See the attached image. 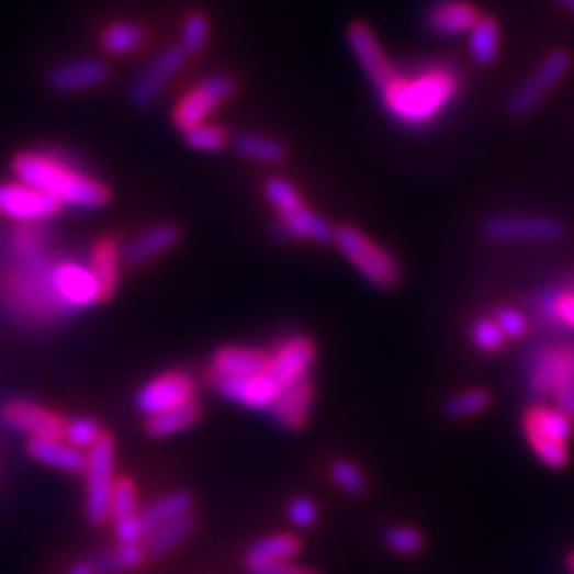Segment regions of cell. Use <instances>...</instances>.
I'll return each mask as SVG.
<instances>
[{
	"label": "cell",
	"mask_w": 574,
	"mask_h": 574,
	"mask_svg": "<svg viewBox=\"0 0 574 574\" xmlns=\"http://www.w3.org/2000/svg\"><path fill=\"white\" fill-rule=\"evenodd\" d=\"M462 91V77L450 65H429L414 72H397L379 91L383 111L407 127L429 125Z\"/></svg>",
	"instance_id": "6da1fadb"
},
{
	"label": "cell",
	"mask_w": 574,
	"mask_h": 574,
	"mask_svg": "<svg viewBox=\"0 0 574 574\" xmlns=\"http://www.w3.org/2000/svg\"><path fill=\"white\" fill-rule=\"evenodd\" d=\"M12 172L18 180L56 199L60 206L101 209L111 202L109 187L63 154L24 151L12 161Z\"/></svg>",
	"instance_id": "7a4b0ae2"
},
{
	"label": "cell",
	"mask_w": 574,
	"mask_h": 574,
	"mask_svg": "<svg viewBox=\"0 0 574 574\" xmlns=\"http://www.w3.org/2000/svg\"><path fill=\"white\" fill-rule=\"evenodd\" d=\"M53 263L44 257L10 259L8 269L0 273V304L18 318L32 322H53L68 314L53 290Z\"/></svg>",
	"instance_id": "3957f363"
},
{
	"label": "cell",
	"mask_w": 574,
	"mask_h": 574,
	"mask_svg": "<svg viewBox=\"0 0 574 574\" xmlns=\"http://www.w3.org/2000/svg\"><path fill=\"white\" fill-rule=\"evenodd\" d=\"M574 419L555 405H533L525 414V436L545 466L563 470L570 462L567 440L574 434Z\"/></svg>",
	"instance_id": "277c9868"
},
{
	"label": "cell",
	"mask_w": 574,
	"mask_h": 574,
	"mask_svg": "<svg viewBox=\"0 0 574 574\" xmlns=\"http://www.w3.org/2000/svg\"><path fill=\"white\" fill-rule=\"evenodd\" d=\"M336 247L342 257L350 261L359 275L367 278L373 288L393 290L399 283V263L393 254L373 243L354 225H340L336 228Z\"/></svg>",
	"instance_id": "5b68a950"
},
{
	"label": "cell",
	"mask_w": 574,
	"mask_h": 574,
	"mask_svg": "<svg viewBox=\"0 0 574 574\" xmlns=\"http://www.w3.org/2000/svg\"><path fill=\"white\" fill-rule=\"evenodd\" d=\"M572 53L567 48H553L545 53V58L539 63V68L533 70L522 85H519L505 101V113L522 120L531 115L543 103V99L563 82V77L572 68Z\"/></svg>",
	"instance_id": "8992f818"
},
{
	"label": "cell",
	"mask_w": 574,
	"mask_h": 574,
	"mask_svg": "<svg viewBox=\"0 0 574 574\" xmlns=\"http://www.w3.org/2000/svg\"><path fill=\"white\" fill-rule=\"evenodd\" d=\"M87 517L103 525L111 517V498L115 486V440L103 434L87 450Z\"/></svg>",
	"instance_id": "52a82bcc"
},
{
	"label": "cell",
	"mask_w": 574,
	"mask_h": 574,
	"mask_svg": "<svg viewBox=\"0 0 574 574\" xmlns=\"http://www.w3.org/2000/svg\"><path fill=\"white\" fill-rule=\"evenodd\" d=\"M235 79L230 75H213L204 82H199L187 97H182L172 111V123L180 132L192 130L202 123H209V115L218 111L221 105L233 97Z\"/></svg>",
	"instance_id": "ba28073f"
},
{
	"label": "cell",
	"mask_w": 574,
	"mask_h": 574,
	"mask_svg": "<svg viewBox=\"0 0 574 574\" xmlns=\"http://www.w3.org/2000/svg\"><path fill=\"white\" fill-rule=\"evenodd\" d=\"M482 235L493 245L507 243H555L565 237V225L549 216H493Z\"/></svg>",
	"instance_id": "9c48e42d"
},
{
	"label": "cell",
	"mask_w": 574,
	"mask_h": 574,
	"mask_svg": "<svg viewBox=\"0 0 574 574\" xmlns=\"http://www.w3.org/2000/svg\"><path fill=\"white\" fill-rule=\"evenodd\" d=\"M53 290H56L58 302L65 309H89L97 302H103L101 285L89 266L77 261H56L53 263Z\"/></svg>",
	"instance_id": "30bf717a"
},
{
	"label": "cell",
	"mask_w": 574,
	"mask_h": 574,
	"mask_svg": "<svg viewBox=\"0 0 574 574\" xmlns=\"http://www.w3.org/2000/svg\"><path fill=\"white\" fill-rule=\"evenodd\" d=\"M194 395H196V383L190 373L166 371L161 376H156L149 383L142 385L135 397V405L144 417L149 419L156 417V414L190 403V399H194Z\"/></svg>",
	"instance_id": "8fae6325"
},
{
	"label": "cell",
	"mask_w": 574,
	"mask_h": 574,
	"mask_svg": "<svg viewBox=\"0 0 574 574\" xmlns=\"http://www.w3.org/2000/svg\"><path fill=\"white\" fill-rule=\"evenodd\" d=\"M347 44H350L354 60L359 63V68L364 70L373 89L383 91L393 82L397 75L395 65L385 56L376 32H373L367 22H352L347 26Z\"/></svg>",
	"instance_id": "7c38bea8"
},
{
	"label": "cell",
	"mask_w": 574,
	"mask_h": 574,
	"mask_svg": "<svg viewBox=\"0 0 574 574\" xmlns=\"http://www.w3.org/2000/svg\"><path fill=\"white\" fill-rule=\"evenodd\" d=\"M63 206L46 192L22 180L0 182V216L15 223H42L56 216Z\"/></svg>",
	"instance_id": "4fadbf2b"
},
{
	"label": "cell",
	"mask_w": 574,
	"mask_h": 574,
	"mask_svg": "<svg viewBox=\"0 0 574 574\" xmlns=\"http://www.w3.org/2000/svg\"><path fill=\"white\" fill-rule=\"evenodd\" d=\"M0 417L12 431L26 434L30 438H63L65 419L32 399H10L0 409Z\"/></svg>",
	"instance_id": "5bb4252c"
},
{
	"label": "cell",
	"mask_w": 574,
	"mask_h": 574,
	"mask_svg": "<svg viewBox=\"0 0 574 574\" xmlns=\"http://www.w3.org/2000/svg\"><path fill=\"white\" fill-rule=\"evenodd\" d=\"M209 381L221 397L230 399L235 405H243L249 409H263V412H269L280 391H283L269 371L259 373V376H245V379L209 376Z\"/></svg>",
	"instance_id": "9a60e30c"
},
{
	"label": "cell",
	"mask_w": 574,
	"mask_h": 574,
	"mask_svg": "<svg viewBox=\"0 0 574 574\" xmlns=\"http://www.w3.org/2000/svg\"><path fill=\"white\" fill-rule=\"evenodd\" d=\"M316 357V345L306 336H292L280 342L271 352L269 373L275 379L280 389L309 376Z\"/></svg>",
	"instance_id": "2e32d148"
},
{
	"label": "cell",
	"mask_w": 574,
	"mask_h": 574,
	"mask_svg": "<svg viewBox=\"0 0 574 574\" xmlns=\"http://www.w3.org/2000/svg\"><path fill=\"white\" fill-rule=\"evenodd\" d=\"M184 58H187V53L180 46H170L164 53H158L156 60L142 72L135 87L130 89L132 103L139 105V109L151 105L158 99V93L168 87L170 79L180 72Z\"/></svg>",
	"instance_id": "e0dca14e"
},
{
	"label": "cell",
	"mask_w": 574,
	"mask_h": 574,
	"mask_svg": "<svg viewBox=\"0 0 574 574\" xmlns=\"http://www.w3.org/2000/svg\"><path fill=\"white\" fill-rule=\"evenodd\" d=\"M314 397H316V385L312 376H304L295 383L285 385L275 397V403L269 407L271 419L288 431L304 429L306 421H309Z\"/></svg>",
	"instance_id": "ac0fdd59"
},
{
	"label": "cell",
	"mask_w": 574,
	"mask_h": 574,
	"mask_svg": "<svg viewBox=\"0 0 574 574\" xmlns=\"http://www.w3.org/2000/svg\"><path fill=\"white\" fill-rule=\"evenodd\" d=\"M271 367V352L259 350V347H221L213 354L209 376H225V379H245L259 376Z\"/></svg>",
	"instance_id": "d6986e66"
},
{
	"label": "cell",
	"mask_w": 574,
	"mask_h": 574,
	"mask_svg": "<svg viewBox=\"0 0 574 574\" xmlns=\"http://www.w3.org/2000/svg\"><path fill=\"white\" fill-rule=\"evenodd\" d=\"M479 18L482 15L470 0H438L436 5L426 10V30L438 38H455L460 34H470Z\"/></svg>",
	"instance_id": "ffe728a7"
},
{
	"label": "cell",
	"mask_w": 574,
	"mask_h": 574,
	"mask_svg": "<svg viewBox=\"0 0 574 574\" xmlns=\"http://www.w3.org/2000/svg\"><path fill=\"white\" fill-rule=\"evenodd\" d=\"M105 79H109V65L103 60H72L53 68L48 75V85L53 91L75 93L99 87Z\"/></svg>",
	"instance_id": "44dd1931"
},
{
	"label": "cell",
	"mask_w": 574,
	"mask_h": 574,
	"mask_svg": "<svg viewBox=\"0 0 574 574\" xmlns=\"http://www.w3.org/2000/svg\"><path fill=\"white\" fill-rule=\"evenodd\" d=\"M26 452L32 460L48 464L53 470L70 474H85L87 470V452L77 450L65 438H30Z\"/></svg>",
	"instance_id": "7402d4cb"
},
{
	"label": "cell",
	"mask_w": 574,
	"mask_h": 574,
	"mask_svg": "<svg viewBox=\"0 0 574 574\" xmlns=\"http://www.w3.org/2000/svg\"><path fill=\"white\" fill-rule=\"evenodd\" d=\"M180 228L172 223H158L154 228L144 230L142 235H137L132 243L127 245V249L123 251V259L127 266H142V263H149L151 259L161 257V254L170 251L180 243Z\"/></svg>",
	"instance_id": "603a6c76"
},
{
	"label": "cell",
	"mask_w": 574,
	"mask_h": 574,
	"mask_svg": "<svg viewBox=\"0 0 574 574\" xmlns=\"http://www.w3.org/2000/svg\"><path fill=\"white\" fill-rule=\"evenodd\" d=\"M278 221L285 225L295 239H309V243H316V245H326L336 239V228H333L326 218L318 216V213L312 211L304 202L297 204L295 209L280 213Z\"/></svg>",
	"instance_id": "cb8c5ba5"
},
{
	"label": "cell",
	"mask_w": 574,
	"mask_h": 574,
	"mask_svg": "<svg viewBox=\"0 0 574 574\" xmlns=\"http://www.w3.org/2000/svg\"><path fill=\"white\" fill-rule=\"evenodd\" d=\"M192 496L187 491H172L166 493L164 498H158L154 505L146 507L144 513H139L142 519V529H144V539L149 537L151 531L161 529L170 522H176V519L184 517V515H192Z\"/></svg>",
	"instance_id": "d4e9b609"
},
{
	"label": "cell",
	"mask_w": 574,
	"mask_h": 574,
	"mask_svg": "<svg viewBox=\"0 0 574 574\" xmlns=\"http://www.w3.org/2000/svg\"><path fill=\"white\" fill-rule=\"evenodd\" d=\"M120 259H123V251H120V245L113 237H103L91 249V263L89 269L97 275L99 285H101V295L103 300H109L120 280Z\"/></svg>",
	"instance_id": "484cf974"
},
{
	"label": "cell",
	"mask_w": 574,
	"mask_h": 574,
	"mask_svg": "<svg viewBox=\"0 0 574 574\" xmlns=\"http://www.w3.org/2000/svg\"><path fill=\"white\" fill-rule=\"evenodd\" d=\"M553 403L574 419V342L555 345L553 369Z\"/></svg>",
	"instance_id": "4316f807"
},
{
	"label": "cell",
	"mask_w": 574,
	"mask_h": 574,
	"mask_svg": "<svg viewBox=\"0 0 574 574\" xmlns=\"http://www.w3.org/2000/svg\"><path fill=\"white\" fill-rule=\"evenodd\" d=\"M235 151L254 164L263 166H280L288 161V146L273 137L257 135V132H243L233 139Z\"/></svg>",
	"instance_id": "83f0119b"
},
{
	"label": "cell",
	"mask_w": 574,
	"mask_h": 574,
	"mask_svg": "<svg viewBox=\"0 0 574 574\" xmlns=\"http://www.w3.org/2000/svg\"><path fill=\"white\" fill-rule=\"evenodd\" d=\"M302 551V541L292 533H271V537H261L254 541L247 555V563H288V560H295Z\"/></svg>",
	"instance_id": "f1b7e54d"
},
{
	"label": "cell",
	"mask_w": 574,
	"mask_h": 574,
	"mask_svg": "<svg viewBox=\"0 0 574 574\" xmlns=\"http://www.w3.org/2000/svg\"><path fill=\"white\" fill-rule=\"evenodd\" d=\"M202 417V407H199L196 399H190V403H184L180 407H172L168 412L156 414V417L146 419V434L151 438H170V436H178L187 429H192V426Z\"/></svg>",
	"instance_id": "f546056e"
},
{
	"label": "cell",
	"mask_w": 574,
	"mask_h": 574,
	"mask_svg": "<svg viewBox=\"0 0 574 574\" xmlns=\"http://www.w3.org/2000/svg\"><path fill=\"white\" fill-rule=\"evenodd\" d=\"M192 531H194V517L192 515H184V517L176 519V522H170L161 529L151 531L149 537L142 541L144 549H146V555L158 558V555H166L170 551H176L178 545H182L187 539L192 537Z\"/></svg>",
	"instance_id": "4dcf8cb0"
},
{
	"label": "cell",
	"mask_w": 574,
	"mask_h": 574,
	"mask_svg": "<svg viewBox=\"0 0 574 574\" xmlns=\"http://www.w3.org/2000/svg\"><path fill=\"white\" fill-rule=\"evenodd\" d=\"M48 245V235L36 228V223H20V228L8 233L5 237V254L8 259H36L44 257Z\"/></svg>",
	"instance_id": "1f68e13d"
},
{
	"label": "cell",
	"mask_w": 574,
	"mask_h": 574,
	"mask_svg": "<svg viewBox=\"0 0 574 574\" xmlns=\"http://www.w3.org/2000/svg\"><path fill=\"white\" fill-rule=\"evenodd\" d=\"M470 50L479 65H491L500 53V26L496 18L482 15L470 32Z\"/></svg>",
	"instance_id": "d6a6232c"
},
{
	"label": "cell",
	"mask_w": 574,
	"mask_h": 574,
	"mask_svg": "<svg viewBox=\"0 0 574 574\" xmlns=\"http://www.w3.org/2000/svg\"><path fill=\"white\" fill-rule=\"evenodd\" d=\"M555 369V345H541L529 364V391L537 399L551 397Z\"/></svg>",
	"instance_id": "836d02e7"
},
{
	"label": "cell",
	"mask_w": 574,
	"mask_h": 574,
	"mask_svg": "<svg viewBox=\"0 0 574 574\" xmlns=\"http://www.w3.org/2000/svg\"><path fill=\"white\" fill-rule=\"evenodd\" d=\"M146 555L144 543H120L115 551L103 553L97 563H93V572L97 574H117L125 570H137L144 565Z\"/></svg>",
	"instance_id": "e575fe53"
},
{
	"label": "cell",
	"mask_w": 574,
	"mask_h": 574,
	"mask_svg": "<svg viewBox=\"0 0 574 574\" xmlns=\"http://www.w3.org/2000/svg\"><path fill=\"white\" fill-rule=\"evenodd\" d=\"M488 405H491V395L486 391L470 389V391H462V393L448 397L443 412L448 419L462 421V419H470V417H476V414L486 412Z\"/></svg>",
	"instance_id": "d590c367"
},
{
	"label": "cell",
	"mask_w": 574,
	"mask_h": 574,
	"mask_svg": "<svg viewBox=\"0 0 574 574\" xmlns=\"http://www.w3.org/2000/svg\"><path fill=\"white\" fill-rule=\"evenodd\" d=\"M142 42H144L142 26L132 22H115L101 34V46L109 53H113V56L132 53L142 46Z\"/></svg>",
	"instance_id": "8d00e7d4"
},
{
	"label": "cell",
	"mask_w": 574,
	"mask_h": 574,
	"mask_svg": "<svg viewBox=\"0 0 574 574\" xmlns=\"http://www.w3.org/2000/svg\"><path fill=\"white\" fill-rule=\"evenodd\" d=\"M187 146H192L194 151H204V154H218L223 151L225 146H228L230 137L225 127L221 125H211V123H202L192 130L182 132Z\"/></svg>",
	"instance_id": "74e56055"
},
{
	"label": "cell",
	"mask_w": 574,
	"mask_h": 574,
	"mask_svg": "<svg viewBox=\"0 0 574 574\" xmlns=\"http://www.w3.org/2000/svg\"><path fill=\"white\" fill-rule=\"evenodd\" d=\"M541 316L549 324H563L574 328V295L572 292H545L539 306Z\"/></svg>",
	"instance_id": "f35d334b"
},
{
	"label": "cell",
	"mask_w": 574,
	"mask_h": 574,
	"mask_svg": "<svg viewBox=\"0 0 574 574\" xmlns=\"http://www.w3.org/2000/svg\"><path fill=\"white\" fill-rule=\"evenodd\" d=\"M383 543L397 555H417L424 551V533L409 525H393L383 531Z\"/></svg>",
	"instance_id": "ab89813d"
},
{
	"label": "cell",
	"mask_w": 574,
	"mask_h": 574,
	"mask_svg": "<svg viewBox=\"0 0 574 574\" xmlns=\"http://www.w3.org/2000/svg\"><path fill=\"white\" fill-rule=\"evenodd\" d=\"M330 479L347 496H362L367 491V476L350 460H336L330 464Z\"/></svg>",
	"instance_id": "60d3db41"
},
{
	"label": "cell",
	"mask_w": 574,
	"mask_h": 574,
	"mask_svg": "<svg viewBox=\"0 0 574 574\" xmlns=\"http://www.w3.org/2000/svg\"><path fill=\"white\" fill-rule=\"evenodd\" d=\"M209 42V20L204 12H192L187 15L182 24V36H180V48L187 56H196L199 50H204Z\"/></svg>",
	"instance_id": "b9f144b4"
},
{
	"label": "cell",
	"mask_w": 574,
	"mask_h": 574,
	"mask_svg": "<svg viewBox=\"0 0 574 574\" xmlns=\"http://www.w3.org/2000/svg\"><path fill=\"white\" fill-rule=\"evenodd\" d=\"M137 486L132 479L127 476H120L115 479V486H113V498H111V517L115 519H123L130 515H137Z\"/></svg>",
	"instance_id": "7bdbcfd3"
},
{
	"label": "cell",
	"mask_w": 574,
	"mask_h": 574,
	"mask_svg": "<svg viewBox=\"0 0 574 574\" xmlns=\"http://www.w3.org/2000/svg\"><path fill=\"white\" fill-rule=\"evenodd\" d=\"M472 342L482 352H500L507 338L496 324V318H476L472 324Z\"/></svg>",
	"instance_id": "ee69618b"
},
{
	"label": "cell",
	"mask_w": 574,
	"mask_h": 574,
	"mask_svg": "<svg viewBox=\"0 0 574 574\" xmlns=\"http://www.w3.org/2000/svg\"><path fill=\"white\" fill-rule=\"evenodd\" d=\"M103 436L101 426L89 419V417H79V419H72L65 424V440H68L70 446H75L77 450H89L97 440Z\"/></svg>",
	"instance_id": "f6af8a7d"
},
{
	"label": "cell",
	"mask_w": 574,
	"mask_h": 574,
	"mask_svg": "<svg viewBox=\"0 0 574 574\" xmlns=\"http://www.w3.org/2000/svg\"><path fill=\"white\" fill-rule=\"evenodd\" d=\"M288 519L300 529H309V527L316 525L318 507L312 498L297 496V498H292L290 505H288Z\"/></svg>",
	"instance_id": "bcb514c9"
},
{
	"label": "cell",
	"mask_w": 574,
	"mask_h": 574,
	"mask_svg": "<svg viewBox=\"0 0 574 574\" xmlns=\"http://www.w3.org/2000/svg\"><path fill=\"white\" fill-rule=\"evenodd\" d=\"M493 318H496V324L505 333V338H522L529 330L527 316L522 312L513 309V306H503V309H498Z\"/></svg>",
	"instance_id": "7dc6e473"
},
{
	"label": "cell",
	"mask_w": 574,
	"mask_h": 574,
	"mask_svg": "<svg viewBox=\"0 0 574 574\" xmlns=\"http://www.w3.org/2000/svg\"><path fill=\"white\" fill-rule=\"evenodd\" d=\"M245 567L249 574H322L316 570L295 565L292 560H288V563H247Z\"/></svg>",
	"instance_id": "c3c4849f"
},
{
	"label": "cell",
	"mask_w": 574,
	"mask_h": 574,
	"mask_svg": "<svg viewBox=\"0 0 574 574\" xmlns=\"http://www.w3.org/2000/svg\"><path fill=\"white\" fill-rule=\"evenodd\" d=\"M115 533L120 543H142L144 541V529H142V519L139 513L123 517L115 522Z\"/></svg>",
	"instance_id": "681fc988"
},
{
	"label": "cell",
	"mask_w": 574,
	"mask_h": 574,
	"mask_svg": "<svg viewBox=\"0 0 574 574\" xmlns=\"http://www.w3.org/2000/svg\"><path fill=\"white\" fill-rule=\"evenodd\" d=\"M68 574H97V572H93V565L89 563H75Z\"/></svg>",
	"instance_id": "f907efd6"
},
{
	"label": "cell",
	"mask_w": 574,
	"mask_h": 574,
	"mask_svg": "<svg viewBox=\"0 0 574 574\" xmlns=\"http://www.w3.org/2000/svg\"><path fill=\"white\" fill-rule=\"evenodd\" d=\"M555 3H558L560 8H563V10H567L570 15H574V0H555Z\"/></svg>",
	"instance_id": "816d5d0a"
},
{
	"label": "cell",
	"mask_w": 574,
	"mask_h": 574,
	"mask_svg": "<svg viewBox=\"0 0 574 574\" xmlns=\"http://www.w3.org/2000/svg\"><path fill=\"white\" fill-rule=\"evenodd\" d=\"M567 565H570V570H572V574H574V553L570 555V560H567Z\"/></svg>",
	"instance_id": "f5cc1de1"
}]
</instances>
